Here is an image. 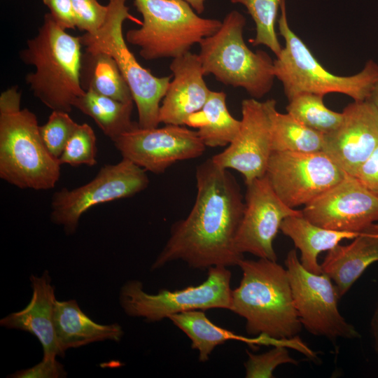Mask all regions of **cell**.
<instances>
[{"mask_svg":"<svg viewBox=\"0 0 378 378\" xmlns=\"http://www.w3.org/2000/svg\"><path fill=\"white\" fill-rule=\"evenodd\" d=\"M197 195L189 214L176 222L152 265L157 270L175 260L194 269L238 265L244 258L235 247L245 203L239 185L211 158L197 166Z\"/></svg>","mask_w":378,"mask_h":378,"instance_id":"cell-1","label":"cell"},{"mask_svg":"<svg viewBox=\"0 0 378 378\" xmlns=\"http://www.w3.org/2000/svg\"><path fill=\"white\" fill-rule=\"evenodd\" d=\"M242 278L232 291L230 310L246 320L248 335L275 340L294 337L301 331L286 268L266 258H243Z\"/></svg>","mask_w":378,"mask_h":378,"instance_id":"cell-2","label":"cell"},{"mask_svg":"<svg viewBox=\"0 0 378 378\" xmlns=\"http://www.w3.org/2000/svg\"><path fill=\"white\" fill-rule=\"evenodd\" d=\"M36 115L21 108V92L12 86L0 95V177L20 189L53 188L59 160L46 148Z\"/></svg>","mask_w":378,"mask_h":378,"instance_id":"cell-3","label":"cell"},{"mask_svg":"<svg viewBox=\"0 0 378 378\" xmlns=\"http://www.w3.org/2000/svg\"><path fill=\"white\" fill-rule=\"evenodd\" d=\"M82 46L80 36L66 33L48 13L36 35L20 53L26 64L35 68L26 76V83L52 111L70 113L85 92L80 78Z\"/></svg>","mask_w":378,"mask_h":378,"instance_id":"cell-4","label":"cell"},{"mask_svg":"<svg viewBox=\"0 0 378 378\" xmlns=\"http://www.w3.org/2000/svg\"><path fill=\"white\" fill-rule=\"evenodd\" d=\"M279 34L285 46L274 59L275 78L282 84L288 100L301 93L325 96L340 93L354 101H365L378 80V64L368 60L363 69L351 76H339L326 69L304 41L290 27L286 0H282L278 20Z\"/></svg>","mask_w":378,"mask_h":378,"instance_id":"cell-5","label":"cell"},{"mask_svg":"<svg viewBox=\"0 0 378 378\" xmlns=\"http://www.w3.org/2000/svg\"><path fill=\"white\" fill-rule=\"evenodd\" d=\"M246 20L239 11L226 14L220 28L200 43L197 54L204 76L244 89L259 99L272 90L276 78L274 59L265 51L253 52L244 39Z\"/></svg>","mask_w":378,"mask_h":378,"instance_id":"cell-6","label":"cell"},{"mask_svg":"<svg viewBox=\"0 0 378 378\" xmlns=\"http://www.w3.org/2000/svg\"><path fill=\"white\" fill-rule=\"evenodd\" d=\"M142 16L139 28L127 31L125 40L139 48L145 60L175 58L214 34L222 21L202 18L183 0H134Z\"/></svg>","mask_w":378,"mask_h":378,"instance_id":"cell-7","label":"cell"},{"mask_svg":"<svg viewBox=\"0 0 378 378\" xmlns=\"http://www.w3.org/2000/svg\"><path fill=\"white\" fill-rule=\"evenodd\" d=\"M127 0H109L106 18L94 33H84L80 41L89 52H101L115 61L131 90L138 112V125L144 128L158 127L160 103L171 81V76L158 77L143 67L127 46L123 35L124 21L139 25L142 21L129 12Z\"/></svg>","mask_w":378,"mask_h":378,"instance_id":"cell-8","label":"cell"},{"mask_svg":"<svg viewBox=\"0 0 378 378\" xmlns=\"http://www.w3.org/2000/svg\"><path fill=\"white\" fill-rule=\"evenodd\" d=\"M231 276L227 267L214 266L208 269L207 277L200 284L176 290L162 289L156 294L146 293L141 281L130 280L120 290L119 303L127 316L149 322L190 310H230Z\"/></svg>","mask_w":378,"mask_h":378,"instance_id":"cell-9","label":"cell"},{"mask_svg":"<svg viewBox=\"0 0 378 378\" xmlns=\"http://www.w3.org/2000/svg\"><path fill=\"white\" fill-rule=\"evenodd\" d=\"M295 308L302 326L311 334L331 341L359 338L360 333L340 313V297L332 279L326 274L305 270L295 249L285 260Z\"/></svg>","mask_w":378,"mask_h":378,"instance_id":"cell-10","label":"cell"},{"mask_svg":"<svg viewBox=\"0 0 378 378\" xmlns=\"http://www.w3.org/2000/svg\"><path fill=\"white\" fill-rule=\"evenodd\" d=\"M146 171L122 158L114 164L103 166L90 182L74 189L62 188L51 200L50 219L74 234L82 215L90 208L105 202L130 197L149 184Z\"/></svg>","mask_w":378,"mask_h":378,"instance_id":"cell-11","label":"cell"},{"mask_svg":"<svg viewBox=\"0 0 378 378\" xmlns=\"http://www.w3.org/2000/svg\"><path fill=\"white\" fill-rule=\"evenodd\" d=\"M346 174L323 151H283L272 153L265 176L278 197L295 209L315 200Z\"/></svg>","mask_w":378,"mask_h":378,"instance_id":"cell-12","label":"cell"},{"mask_svg":"<svg viewBox=\"0 0 378 378\" xmlns=\"http://www.w3.org/2000/svg\"><path fill=\"white\" fill-rule=\"evenodd\" d=\"M113 142L122 158L156 174L177 162L201 156L206 147L197 131L176 125L144 128L137 123Z\"/></svg>","mask_w":378,"mask_h":378,"instance_id":"cell-13","label":"cell"},{"mask_svg":"<svg viewBox=\"0 0 378 378\" xmlns=\"http://www.w3.org/2000/svg\"><path fill=\"white\" fill-rule=\"evenodd\" d=\"M276 108L274 99H244L239 132L223 151L211 158L219 167L239 172L246 185L265 176L272 153V113Z\"/></svg>","mask_w":378,"mask_h":378,"instance_id":"cell-14","label":"cell"},{"mask_svg":"<svg viewBox=\"0 0 378 378\" xmlns=\"http://www.w3.org/2000/svg\"><path fill=\"white\" fill-rule=\"evenodd\" d=\"M245 206L234 244L239 253L276 261L273 242L283 220L300 215L276 194L265 176L246 185Z\"/></svg>","mask_w":378,"mask_h":378,"instance_id":"cell-15","label":"cell"},{"mask_svg":"<svg viewBox=\"0 0 378 378\" xmlns=\"http://www.w3.org/2000/svg\"><path fill=\"white\" fill-rule=\"evenodd\" d=\"M302 215L328 230L359 233L378 221V197L346 174L335 186L304 206Z\"/></svg>","mask_w":378,"mask_h":378,"instance_id":"cell-16","label":"cell"},{"mask_svg":"<svg viewBox=\"0 0 378 378\" xmlns=\"http://www.w3.org/2000/svg\"><path fill=\"white\" fill-rule=\"evenodd\" d=\"M342 114L337 128L325 134L323 152L354 176L378 147V111L368 100L354 101Z\"/></svg>","mask_w":378,"mask_h":378,"instance_id":"cell-17","label":"cell"},{"mask_svg":"<svg viewBox=\"0 0 378 378\" xmlns=\"http://www.w3.org/2000/svg\"><path fill=\"white\" fill-rule=\"evenodd\" d=\"M173 74L159 110L160 123L186 125L188 118L204 106L210 94L198 55L190 51L172 59Z\"/></svg>","mask_w":378,"mask_h":378,"instance_id":"cell-18","label":"cell"},{"mask_svg":"<svg viewBox=\"0 0 378 378\" xmlns=\"http://www.w3.org/2000/svg\"><path fill=\"white\" fill-rule=\"evenodd\" d=\"M32 297L23 309L13 312L0 321V325L8 329L28 332L40 342L43 351L42 359L64 357L55 329L54 309L56 302L55 286L48 271L41 276H30Z\"/></svg>","mask_w":378,"mask_h":378,"instance_id":"cell-19","label":"cell"},{"mask_svg":"<svg viewBox=\"0 0 378 378\" xmlns=\"http://www.w3.org/2000/svg\"><path fill=\"white\" fill-rule=\"evenodd\" d=\"M378 261V223H373L346 245L328 251L321 264L322 272L335 284L342 298L365 270Z\"/></svg>","mask_w":378,"mask_h":378,"instance_id":"cell-20","label":"cell"},{"mask_svg":"<svg viewBox=\"0 0 378 378\" xmlns=\"http://www.w3.org/2000/svg\"><path fill=\"white\" fill-rule=\"evenodd\" d=\"M54 324L59 346L64 354L69 349L93 342H120L124 334L118 323L102 325L94 322L82 311L76 300H56Z\"/></svg>","mask_w":378,"mask_h":378,"instance_id":"cell-21","label":"cell"},{"mask_svg":"<svg viewBox=\"0 0 378 378\" xmlns=\"http://www.w3.org/2000/svg\"><path fill=\"white\" fill-rule=\"evenodd\" d=\"M280 230L288 237L295 248L300 251V261L307 271L321 274L318 255L330 251L344 239H353L359 233L340 232L318 226L302 214L286 218L281 223Z\"/></svg>","mask_w":378,"mask_h":378,"instance_id":"cell-22","label":"cell"},{"mask_svg":"<svg viewBox=\"0 0 378 378\" xmlns=\"http://www.w3.org/2000/svg\"><path fill=\"white\" fill-rule=\"evenodd\" d=\"M173 324L183 332L191 341V346L198 351L199 360H209L214 349L228 340H239L251 345L270 344L271 340L260 335L248 339L218 326L211 321L203 310H190L168 317Z\"/></svg>","mask_w":378,"mask_h":378,"instance_id":"cell-23","label":"cell"},{"mask_svg":"<svg viewBox=\"0 0 378 378\" xmlns=\"http://www.w3.org/2000/svg\"><path fill=\"white\" fill-rule=\"evenodd\" d=\"M226 97L223 91L211 90L202 109L186 120V126L197 128L206 147L228 146L240 129L241 120L234 118L230 113Z\"/></svg>","mask_w":378,"mask_h":378,"instance_id":"cell-24","label":"cell"},{"mask_svg":"<svg viewBox=\"0 0 378 378\" xmlns=\"http://www.w3.org/2000/svg\"><path fill=\"white\" fill-rule=\"evenodd\" d=\"M80 78L85 91L91 90L122 102H134L130 87L115 61L106 53L85 50L83 53Z\"/></svg>","mask_w":378,"mask_h":378,"instance_id":"cell-25","label":"cell"},{"mask_svg":"<svg viewBox=\"0 0 378 378\" xmlns=\"http://www.w3.org/2000/svg\"><path fill=\"white\" fill-rule=\"evenodd\" d=\"M134 104V102H122L88 90L75 101L74 107L93 119L113 141L137 125L131 119Z\"/></svg>","mask_w":378,"mask_h":378,"instance_id":"cell-26","label":"cell"},{"mask_svg":"<svg viewBox=\"0 0 378 378\" xmlns=\"http://www.w3.org/2000/svg\"><path fill=\"white\" fill-rule=\"evenodd\" d=\"M325 134L304 125L289 113H272V152L316 153L323 151Z\"/></svg>","mask_w":378,"mask_h":378,"instance_id":"cell-27","label":"cell"},{"mask_svg":"<svg viewBox=\"0 0 378 378\" xmlns=\"http://www.w3.org/2000/svg\"><path fill=\"white\" fill-rule=\"evenodd\" d=\"M323 97L314 93L298 94L288 100L286 111L307 127L323 134H329L340 125L343 114L328 108Z\"/></svg>","mask_w":378,"mask_h":378,"instance_id":"cell-28","label":"cell"},{"mask_svg":"<svg viewBox=\"0 0 378 378\" xmlns=\"http://www.w3.org/2000/svg\"><path fill=\"white\" fill-rule=\"evenodd\" d=\"M246 7L255 27V34L250 40L253 46H267L277 57L281 50L276 31V22L282 0H228Z\"/></svg>","mask_w":378,"mask_h":378,"instance_id":"cell-29","label":"cell"},{"mask_svg":"<svg viewBox=\"0 0 378 378\" xmlns=\"http://www.w3.org/2000/svg\"><path fill=\"white\" fill-rule=\"evenodd\" d=\"M97 139L93 129L87 123L78 124L59 158L61 164L73 167L97 164Z\"/></svg>","mask_w":378,"mask_h":378,"instance_id":"cell-30","label":"cell"},{"mask_svg":"<svg viewBox=\"0 0 378 378\" xmlns=\"http://www.w3.org/2000/svg\"><path fill=\"white\" fill-rule=\"evenodd\" d=\"M69 113L65 111H52L47 122L39 127L40 134L46 148L57 160L78 125Z\"/></svg>","mask_w":378,"mask_h":378,"instance_id":"cell-31","label":"cell"},{"mask_svg":"<svg viewBox=\"0 0 378 378\" xmlns=\"http://www.w3.org/2000/svg\"><path fill=\"white\" fill-rule=\"evenodd\" d=\"M287 347L283 345L274 346L270 351L255 354L248 350V359L244 363L246 378H272L276 367L283 364L298 365V361L292 358Z\"/></svg>","mask_w":378,"mask_h":378,"instance_id":"cell-32","label":"cell"},{"mask_svg":"<svg viewBox=\"0 0 378 378\" xmlns=\"http://www.w3.org/2000/svg\"><path fill=\"white\" fill-rule=\"evenodd\" d=\"M76 18V28L85 33L93 34L104 24L108 6L97 0H71Z\"/></svg>","mask_w":378,"mask_h":378,"instance_id":"cell-33","label":"cell"},{"mask_svg":"<svg viewBox=\"0 0 378 378\" xmlns=\"http://www.w3.org/2000/svg\"><path fill=\"white\" fill-rule=\"evenodd\" d=\"M64 365L56 358L42 359L38 364L18 370L8 376L13 378H63L66 377Z\"/></svg>","mask_w":378,"mask_h":378,"instance_id":"cell-34","label":"cell"},{"mask_svg":"<svg viewBox=\"0 0 378 378\" xmlns=\"http://www.w3.org/2000/svg\"><path fill=\"white\" fill-rule=\"evenodd\" d=\"M50 14L63 29L76 28V18L71 0H42Z\"/></svg>","mask_w":378,"mask_h":378,"instance_id":"cell-35","label":"cell"},{"mask_svg":"<svg viewBox=\"0 0 378 378\" xmlns=\"http://www.w3.org/2000/svg\"><path fill=\"white\" fill-rule=\"evenodd\" d=\"M354 177L378 197V147L359 168Z\"/></svg>","mask_w":378,"mask_h":378,"instance_id":"cell-36","label":"cell"},{"mask_svg":"<svg viewBox=\"0 0 378 378\" xmlns=\"http://www.w3.org/2000/svg\"><path fill=\"white\" fill-rule=\"evenodd\" d=\"M370 329L373 342V347L378 356V301L371 317Z\"/></svg>","mask_w":378,"mask_h":378,"instance_id":"cell-37","label":"cell"},{"mask_svg":"<svg viewBox=\"0 0 378 378\" xmlns=\"http://www.w3.org/2000/svg\"><path fill=\"white\" fill-rule=\"evenodd\" d=\"M188 3L192 9L199 15L202 14L205 10L206 0H183Z\"/></svg>","mask_w":378,"mask_h":378,"instance_id":"cell-38","label":"cell"},{"mask_svg":"<svg viewBox=\"0 0 378 378\" xmlns=\"http://www.w3.org/2000/svg\"><path fill=\"white\" fill-rule=\"evenodd\" d=\"M367 100L370 101L376 107L378 111V80L374 84L370 97Z\"/></svg>","mask_w":378,"mask_h":378,"instance_id":"cell-39","label":"cell"}]
</instances>
